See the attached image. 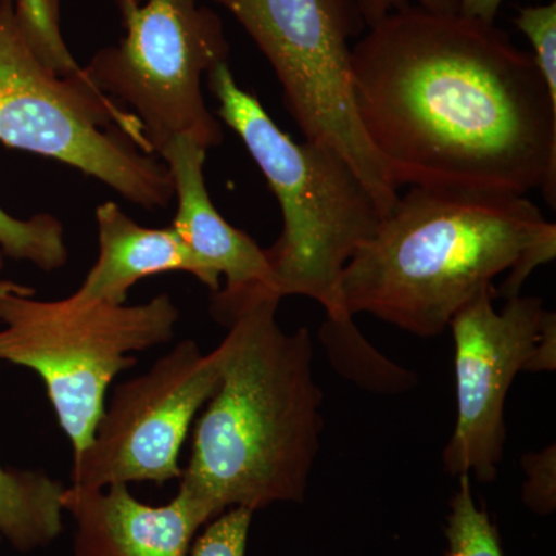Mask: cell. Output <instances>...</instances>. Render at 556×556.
Here are the masks:
<instances>
[{
	"label": "cell",
	"instance_id": "cell-1",
	"mask_svg": "<svg viewBox=\"0 0 556 556\" xmlns=\"http://www.w3.org/2000/svg\"><path fill=\"white\" fill-rule=\"evenodd\" d=\"M367 30L354 104L394 188L541 189L555 207L556 105L532 53L495 24L419 5Z\"/></svg>",
	"mask_w": 556,
	"mask_h": 556
},
{
	"label": "cell",
	"instance_id": "cell-2",
	"mask_svg": "<svg viewBox=\"0 0 556 556\" xmlns=\"http://www.w3.org/2000/svg\"><path fill=\"white\" fill-rule=\"evenodd\" d=\"M280 298L265 288L214 298L228 325L217 346L219 383L193 430L179 485L222 515L303 503L324 431V391L313 372L308 328L287 332Z\"/></svg>",
	"mask_w": 556,
	"mask_h": 556
},
{
	"label": "cell",
	"instance_id": "cell-3",
	"mask_svg": "<svg viewBox=\"0 0 556 556\" xmlns=\"http://www.w3.org/2000/svg\"><path fill=\"white\" fill-rule=\"evenodd\" d=\"M555 236V223L525 195L412 188L354 252L340 300L350 316L438 338L497 276Z\"/></svg>",
	"mask_w": 556,
	"mask_h": 556
},
{
	"label": "cell",
	"instance_id": "cell-4",
	"mask_svg": "<svg viewBox=\"0 0 556 556\" xmlns=\"http://www.w3.org/2000/svg\"><path fill=\"white\" fill-rule=\"evenodd\" d=\"M207 86L219 118L244 142L280 204L283 232L266 249L277 294L316 300L329 318L350 316L340 278L386 217L378 201L334 149L299 144L285 134L237 84L228 62L207 73Z\"/></svg>",
	"mask_w": 556,
	"mask_h": 556
},
{
	"label": "cell",
	"instance_id": "cell-5",
	"mask_svg": "<svg viewBox=\"0 0 556 556\" xmlns=\"http://www.w3.org/2000/svg\"><path fill=\"white\" fill-rule=\"evenodd\" d=\"M33 295L31 288L0 281V362L42 379L78 455L93 439L110 383L137 365L135 354L174 339L179 309L169 294L131 306Z\"/></svg>",
	"mask_w": 556,
	"mask_h": 556
},
{
	"label": "cell",
	"instance_id": "cell-6",
	"mask_svg": "<svg viewBox=\"0 0 556 556\" xmlns=\"http://www.w3.org/2000/svg\"><path fill=\"white\" fill-rule=\"evenodd\" d=\"M0 142L75 167L146 211L175 197L138 119L86 73L61 78L43 67L17 30L13 0H0Z\"/></svg>",
	"mask_w": 556,
	"mask_h": 556
},
{
	"label": "cell",
	"instance_id": "cell-7",
	"mask_svg": "<svg viewBox=\"0 0 556 556\" xmlns=\"http://www.w3.org/2000/svg\"><path fill=\"white\" fill-rule=\"evenodd\" d=\"M273 65L289 115L306 141L351 164L383 215L397 189L369 146L354 104L350 40L367 30L357 0H214Z\"/></svg>",
	"mask_w": 556,
	"mask_h": 556
},
{
	"label": "cell",
	"instance_id": "cell-8",
	"mask_svg": "<svg viewBox=\"0 0 556 556\" xmlns=\"http://www.w3.org/2000/svg\"><path fill=\"white\" fill-rule=\"evenodd\" d=\"M126 36L84 68L102 94L127 105L153 153L186 137L206 150L223 129L204 101L201 80L228 62L222 21L197 0H115Z\"/></svg>",
	"mask_w": 556,
	"mask_h": 556
},
{
	"label": "cell",
	"instance_id": "cell-9",
	"mask_svg": "<svg viewBox=\"0 0 556 556\" xmlns=\"http://www.w3.org/2000/svg\"><path fill=\"white\" fill-rule=\"evenodd\" d=\"M219 383L217 348L204 354L186 339L144 375L119 383L100 417L93 439L73 455L72 485L181 479L179 453L189 428Z\"/></svg>",
	"mask_w": 556,
	"mask_h": 556
},
{
	"label": "cell",
	"instance_id": "cell-10",
	"mask_svg": "<svg viewBox=\"0 0 556 556\" xmlns=\"http://www.w3.org/2000/svg\"><path fill=\"white\" fill-rule=\"evenodd\" d=\"M484 289L450 321L455 340L457 417L444 450L450 475L493 482L504 456V408L518 372L533 371L538 348L554 313L540 298H511L497 313Z\"/></svg>",
	"mask_w": 556,
	"mask_h": 556
},
{
	"label": "cell",
	"instance_id": "cell-11",
	"mask_svg": "<svg viewBox=\"0 0 556 556\" xmlns=\"http://www.w3.org/2000/svg\"><path fill=\"white\" fill-rule=\"evenodd\" d=\"M62 508L75 522L76 556H189L214 508L179 485L164 506H149L129 485L65 486Z\"/></svg>",
	"mask_w": 556,
	"mask_h": 556
},
{
	"label": "cell",
	"instance_id": "cell-12",
	"mask_svg": "<svg viewBox=\"0 0 556 556\" xmlns=\"http://www.w3.org/2000/svg\"><path fill=\"white\" fill-rule=\"evenodd\" d=\"M206 153L199 142L186 137L172 139L160 152L170 172L178 203L172 228L195 262L197 280L219 299L237 298L254 288L277 294L266 249L230 226L212 203L204 179Z\"/></svg>",
	"mask_w": 556,
	"mask_h": 556
},
{
	"label": "cell",
	"instance_id": "cell-13",
	"mask_svg": "<svg viewBox=\"0 0 556 556\" xmlns=\"http://www.w3.org/2000/svg\"><path fill=\"white\" fill-rule=\"evenodd\" d=\"M100 255L78 291L80 302L124 305L139 280L167 273L199 277L195 262L174 228L139 226L112 201L97 208Z\"/></svg>",
	"mask_w": 556,
	"mask_h": 556
},
{
	"label": "cell",
	"instance_id": "cell-14",
	"mask_svg": "<svg viewBox=\"0 0 556 556\" xmlns=\"http://www.w3.org/2000/svg\"><path fill=\"white\" fill-rule=\"evenodd\" d=\"M64 490L43 471L0 466V536L20 552L49 546L62 532Z\"/></svg>",
	"mask_w": 556,
	"mask_h": 556
},
{
	"label": "cell",
	"instance_id": "cell-15",
	"mask_svg": "<svg viewBox=\"0 0 556 556\" xmlns=\"http://www.w3.org/2000/svg\"><path fill=\"white\" fill-rule=\"evenodd\" d=\"M318 336L332 365L356 386L379 393H404L417 386L415 372L399 367L369 345L353 316L327 317Z\"/></svg>",
	"mask_w": 556,
	"mask_h": 556
},
{
	"label": "cell",
	"instance_id": "cell-16",
	"mask_svg": "<svg viewBox=\"0 0 556 556\" xmlns=\"http://www.w3.org/2000/svg\"><path fill=\"white\" fill-rule=\"evenodd\" d=\"M0 249L7 257L30 262L43 273L64 268L68 262L64 226L50 214L20 219L0 207Z\"/></svg>",
	"mask_w": 556,
	"mask_h": 556
},
{
	"label": "cell",
	"instance_id": "cell-17",
	"mask_svg": "<svg viewBox=\"0 0 556 556\" xmlns=\"http://www.w3.org/2000/svg\"><path fill=\"white\" fill-rule=\"evenodd\" d=\"M13 11L22 39L43 67L61 78L83 75L62 38L58 0H13Z\"/></svg>",
	"mask_w": 556,
	"mask_h": 556
},
{
	"label": "cell",
	"instance_id": "cell-18",
	"mask_svg": "<svg viewBox=\"0 0 556 556\" xmlns=\"http://www.w3.org/2000/svg\"><path fill=\"white\" fill-rule=\"evenodd\" d=\"M445 536L447 556H504L496 527L475 501L470 475H460L459 486L450 501Z\"/></svg>",
	"mask_w": 556,
	"mask_h": 556
},
{
	"label": "cell",
	"instance_id": "cell-19",
	"mask_svg": "<svg viewBox=\"0 0 556 556\" xmlns=\"http://www.w3.org/2000/svg\"><path fill=\"white\" fill-rule=\"evenodd\" d=\"M515 24L532 43L533 60L556 105V3L522 7Z\"/></svg>",
	"mask_w": 556,
	"mask_h": 556
},
{
	"label": "cell",
	"instance_id": "cell-20",
	"mask_svg": "<svg viewBox=\"0 0 556 556\" xmlns=\"http://www.w3.org/2000/svg\"><path fill=\"white\" fill-rule=\"evenodd\" d=\"M252 515L241 507L223 511L195 538L189 556H247Z\"/></svg>",
	"mask_w": 556,
	"mask_h": 556
},
{
	"label": "cell",
	"instance_id": "cell-21",
	"mask_svg": "<svg viewBox=\"0 0 556 556\" xmlns=\"http://www.w3.org/2000/svg\"><path fill=\"white\" fill-rule=\"evenodd\" d=\"M522 467L527 475L522 500L536 514H552L556 507L555 445L541 453L522 456Z\"/></svg>",
	"mask_w": 556,
	"mask_h": 556
},
{
	"label": "cell",
	"instance_id": "cell-22",
	"mask_svg": "<svg viewBox=\"0 0 556 556\" xmlns=\"http://www.w3.org/2000/svg\"><path fill=\"white\" fill-rule=\"evenodd\" d=\"M419 7L434 13H457L459 0H417ZM358 10L367 28L378 24L388 14L408 9L409 0H357Z\"/></svg>",
	"mask_w": 556,
	"mask_h": 556
},
{
	"label": "cell",
	"instance_id": "cell-23",
	"mask_svg": "<svg viewBox=\"0 0 556 556\" xmlns=\"http://www.w3.org/2000/svg\"><path fill=\"white\" fill-rule=\"evenodd\" d=\"M504 0H459V10L457 13L468 20L485 22V24H495L497 13Z\"/></svg>",
	"mask_w": 556,
	"mask_h": 556
},
{
	"label": "cell",
	"instance_id": "cell-24",
	"mask_svg": "<svg viewBox=\"0 0 556 556\" xmlns=\"http://www.w3.org/2000/svg\"><path fill=\"white\" fill-rule=\"evenodd\" d=\"M3 266H5V254H3L2 249H0V273H2Z\"/></svg>",
	"mask_w": 556,
	"mask_h": 556
},
{
	"label": "cell",
	"instance_id": "cell-25",
	"mask_svg": "<svg viewBox=\"0 0 556 556\" xmlns=\"http://www.w3.org/2000/svg\"><path fill=\"white\" fill-rule=\"evenodd\" d=\"M0 543H2V536H0Z\"/></svg>",
	"mask_w": 556,
	"mask_h": 556
}]
</instances>
